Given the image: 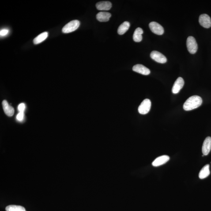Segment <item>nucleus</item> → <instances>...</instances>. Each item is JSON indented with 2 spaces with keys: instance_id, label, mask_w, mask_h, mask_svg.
I'll list each match as a JSON object with an SVG mask.
<instances>
[{
  "instance_id": "obj_1",
  "label": "nucleus",
  "mask_w": 211,
  "mask_h": 211,
  "mask_svg": "<svg viewBox=\"0 0 211 211\" xmlns=\"http://www.w3.org/2000/svg\"><path fill=\"white\" fill-rule=\"evenodd\" d=\"M202 99L199 96H193L190 97L184 104V110L185 111H190L195 109L199 107L202 104Z\"/></svg>"
},
{
  "instance_id": "obj_2",
  "label": "nucleus",
  "mask_w": 211,
  "mask_h": 211,
  "mask_svg": "<svg viewBox=\"0 0 211 211\" xmlns=\"http://www.w3.org/2000/svg\"><path fill=\"white\" fill-rule=\"evenodd\" d=\"M80 22L78 20H73L67 23L62 28V31L63 33H70L76 31L80 26Z\"/></svg>"
},
{
  "instance_id": "obj_3",
  "label": "nucleus",
  "mask_w": 211,
  "mask_h": 211,
  "mask_svg": "<svg viewBox=\"0 0 211 211\" xmlns=\"http://www.w3.org/2000/svg\"><path fill=\"white\" fill-rule=\"evenodd\" d=\"M186 46L189 53L194 54L196 53L198 46L195 39L194 37L189 36L186 40Z\"/></svg>"
},
{
  "instance_id": "obj_4",
  "label": "nucleus",
  "mask_w": 211,
  "mask_h": 211,
  "mask_svg": "<svg viewBox=\"0 0 211 211\" xmlns=\"http://www.w3.org/2000/svg\"><path fill=\"white\" fill-rule=\"evenodd\" d=\"M151 100L149 99H146L141 102L139 107H138V111L140 114L145 115L148 114L151 109Z\"/></svg>"
},
{
  "instance_id": "obj_5",
  "label": "nucleus",
  "mask_w": 211,
  "mask_h": 211,
  "mask_svg": "<svg viewBox=\"0 0 211 211\" xmlns=\"http://www.w3.org/2000/svg\"><path fill=\"white\" fill-rule=\"evenodd\" d=\"M150 56L152 60L159 63H165L167 61L166 57L157 51H152L151 53Z\"/></svg>"
},
{
  "instance_id": "obj_6",
  "label": "nucleus",
  "mask_w": 211,
  "mask_h": 211,
  "mask_svg": "<svg viewBox=\"0 0 211 211\" xmlns=\"http://www.w3.org/2000/svg\"><path fill=\"white\" fill-rule=\"evenodd\" d=\"M149 28L154 33L157 35H161L164 33V29L158 23L152 22L149 24Z\"/></svg>"
},
{
  "instance_id": "obj_7",
  "label": "nucleus",
  "mask_w": 211,
  "mask_h": 211,
  "mask_svg": "<svg viewBox=\"0 0 211 211\" xmlns=\"http://www.w3.org/2000/svg\"><path fill=\"white\" fill-rule=\"evenodd\" d=\"M199 23L202 26L206 28H209L211 27V19L208 15H201L199 17Z\"/></svg>"
},
{
  "instance_id": "obj_8",
  "label": "nucleus",
  "mask_w": 211,
  "mask_h": 211,
  "mask_svg": "<svg viewBox=\"0 0 211 211\" xmlns=\"http://www.w3.org/2000/svg\"><path fill=\"white\" fill-rule=\"evenodd\" d=\"M184 81L181 77H178L175 82L172 88V93L175 94L179 93L184 85Z\"/></svg>"
},
{
  "instance_id": "obj_9",
  "label": "nucleus",
  "mask_w": 211,
  "mask_h": 211,
  "mask_svg": "<svg viewBox=\"0 0 211 211\" xmlns=\"http://www.w3.org/2000/svg\"><path fill=\"white\" fill-rule=\"evenodd\" d=\"M170 160V157L167 155H163L155 159L152 163V165L154 167H158L165 164Z\"/></svg>"
},
{
  "instance_id": "obj_10",
  "label": "nucleus",
  "mask_w": 211,
  "mask_h": 211,
  "mask_svg": "<svg viewBox=\"0 0 211 211\" xmlns=\"http://www.w3.org/2000/svg\"><path fill=\"white\" fill-rule=\"evenodd\" d=\"M133 70L134 72L144 75H148L151 73L150 70L149 69L141 64H137L134 65L133 67Z\"/></svg>"
},
{
  "instance_id": "obj_11",
  "label": "nucleus",
  "mask_w": 211,
  "mask_h": 211,
  "mask_svg": "<svg viewBox=\"0 0 211 211\" xmlns=\"http://www.w3.org/2000/svg\"><path fill=\"white\" fill-rule=\"evenodd\" d=\"M211 150V137H208L205 138L203 143L202 152L203 155L206 156Z\"/></svg>"
},
{
  "instance_id": "obj_12",
  "label": "nucleus",
  "mask_w": 211,
  "mask_h": 211,
  "mask_svg": "<svg viewBox=\"0 0 211 211\" xmlns=\"http://www.w3.org/2000/svg\"><path fill=\"white\" fill-rule=\"evenodd\" d=\"M2 107L5 114L8 116L11 117L14 114V109L13 107L9 105L8 102L4 100L2 103Z\"/></svg>"
},
{
  "instance_id": "obj_13",
  "label": "nucleus",
  "mask_w": 211,
  "mask_h": 211,
  "mask_svg": "<svg viewBox=\"0 0 211 211\" xmlns=\"http://www.w3.org/2000/svg\"><path fill=\"white\" fill-rule=\"evenodd\" d=\"M96 6L99 10L107 11L111 9L112 5L109 1H101L97 3Z\"/></svg>"
},
{
  "instance_id": "obj_14",
  "label": "nucleus",
  "mask_w": 211,
  "mask_h": 211,
  "mask_svg": "<svg viewBox=\"0 0 211 211\" xmlns=\"http://www.w3.org/2000/svg\"><path fill=\"white\" fill-rule=\"evenodd\" d=\"M111 13L107 12H100L96 15V18L100 22H105L109 21L111 17Z\"/></svg>"
},
{
  "instance_id": "obj_15",
  "label": "nucleus",
  "mask_w": 211,
  "mask_h": 211,
  "mask_svg": "<svg viewBox=\"0 0 211 211\" xmlns=\"http://www.w3.org/2000/svg\"><path fill=\"white\" fill-rule=\"evenodd\" d=\"M210 174L209 165H205L200 171L199 177L200 179H203L207 177Z\"/></svg>"
},
{
  "instance_id": "obj_16",
  "label": "nucleus",
  "mask_w": 211,
  "mask_h": 211,
  "mask_svg": "<svg viewBox=\"0 0 211 211\" xmlns=\"http://www.w3.org/2000/svg\"><path fill=\"white\" fill-rule=\"evenodd\" d=\"M143 31L142 29L138 28L136 29L133 35V39L136 42H141L142 39V35Z\"/></svg>"
},
{
  "instance_id": "obj_17",
  "label": "nucleus",
  "mask_w": 211,
  "mask_h": 211,
  "mask_svg": "<svg viewBox=\"0 0 211 211\" xmlns=\"http://www.w3.org/2000/svg\"><path fill=\"white\" fill-rule=\"evenodd\" d=\"M48 36V32H44L39 34L36 36L33 40V43L35 44H38L46 40Z\"/></svg>"
},
{
  "instance_id": "obj_18",
  "label": "nucleus",
  "mask_w": 211,
  "mask_h": 211,
  "mask_svg": "<svg viewBox=\"0 0 211 211\" xmlns=\"http://www.w3.org/2000/svg\"><path fill=\"white\" fill-rule=\"evenodd\" d=\"M130 25V23L126 21L124 22L118 27V33L120 35H123L128 30Z\"/></svg>"
},
{
  "instance_id": "obj_19",
  "label": "nucleus",
  "mask_w": 211,
  "mask_h": 211,
  "mask_svg": "<svg viewBox=\"0 0 211 211\" xmlns=\"http://www.w3.org/2000/svg\"><path fill=\"white\" fill-rule=\"evenodd\" d=\"M6 211H26L25 208L21 206L10 205L6 206Z\"/></svg>"
},
{
  "instance_id": "obj_20",
  "label": "nucleus",
  "mask_w": 211,
  "mask_h": 211,
  "mask_svg": "<svg viewBox=\"0 0 211 211\" xmlns=\"http://www.w3.org/2000/svg\"><path fill=\"white\" fill-rule=\"evenodd\" d=\"M24 118V112H20L19 114H18L17 116V119L18 121H22L23 120Z\"/></svg>"
},
{
  "instance_id": "obj_21",
  "label": "nucleus",
  "mask_w": 211,
  "mask_h": 211,
  "mask_svg": "<svg viewBox=\"0 0 211 211\" xmlns=\"http://www.w3.org/2000/svg\"><path fill=\"white\" fill-rule=\"evenodd\" d=\"M25 105L24 103H21L18 106V109L19 112H24V110L25 109Z\"/></svg>"
},
{
  "instance_id": "obj_22",
  "label": "nucleus",
  "mask_w": 211,
  "mask_h": 211,
  "mask_svg": "<svg viewBox=\"0 0 211 211\" xmlns=\"http://www.w3.org/2000/svg\"><path fill=\"white\" fill-rule=\"evenodd\" d=\"M9 32V30L7 29H3L0 31V35L1 36H6Z\"/></svg>"
}]
</instances>
